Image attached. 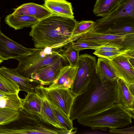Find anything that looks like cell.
I'll return each mask as SVG.
<instances>
[{"instance_id": "cell-1", "label": "cell", "mask_w": 134, "mask_h": 134, "mask_svg": "<svg viewBox=\"0 0 134 134\" xmlns=\"http://www.w3.org/2000/svg\"><path fill=\"white\" fill-rule=\"evenodd\" d=\"M117 84L116 81L102 83L95 74L86 91L75 99L70 118L77 120L112 106L116 101Z\"/></svg>"}, {"instance_id": "cell-21", "label": "cell", "mask_w": 134, "mask_h": 134, "mask_svg": "<svg viewBox=\"0 0 134 134\" xmlns=\"http://www.w3.org/2000/svg\"><path fill=\"white\" fill-rule=\"evenodd\" d=\"M39 20L30 16H16L12 14L7 15L5 19L6 23L15 30L31 27Z\"/></svg>"}, {"instance_id": "cell-22", "label": "cell", "mask_w": 134, "mask_h": 134, "mask_svg": "<svg viewBox=\"0 0 134 134\" xmlns=\"http://www.w3.org/2000/svg\"><path fill=\"white\" fill-rule=\"evenodd\" d=\"M125 16L134 18V0H127L107 16L99 19L103 20Z\"/></svg>"}, {"instance_id": "cell-27", "label": "cell", "mask_w": 134, "mask_h": 134, "mask_svg": "<svg viewBox=\"0 0 134 134\" xmlns=\"http://www.w3.org/2000/svg\"><path fill=\"white\" fill-rule=\"evenodd\" d=\"M19 110L0 107V125L8 124L19 118Z\"/></svg>"}, {"instance_id": "cell-35", "label": "cell", "mask_w": 134, "mask_h": 134, "mask_svg": "<svg viewBox=\"0 0 134 134\" xmlns=\"http://www.w3.org/2000/svg\"><path fill=\"white\" fill-rule=\"evenodd\" d=\"M0 19H1V18H0Z\"/></svg>"}, {"instance_id": "cell-24", "label": "cell", "mask_w": 134, "mask_h": 134, "mask_svg": "<svg viewBox=\"0 0 134 134\" xmlns=\"http://www.w3.org/2000/svg\"><path fill=\"white\" fill-rule=\"evenodd\" d=\"M46 94L54 115L63 128L66 130L71 131L72 134L76 133L77 132V129L76 128L73 127L72 121L70 118L67 117L47 97L46 92Z\"/></svg>"}, {"instance_id": "cell-26", "label": "cell", "mask_w": 134, "mask_h": 134, "mask_svg": "<svg viewBox=\"0 0 134 134\" xmlns=\"http://www.w3.org/2000/svg\"><path fill=\"white\" fill-rule=\"evenodd\" d=\"M20 91L16 82L0 73V91L8 94H18Z\"/></svg>"}, {"instance_id": "cell-5", "label": "cell", "mask_w": 134, "mask_h": 134, "mask_svg": "<svg viewBox=\"0 0 134 134\" xmlns=\"http://www.w3.org/2000/svg\"><path fill=\"white\" fill-rule=\"evenodd\" d=\"M24 134H71V131L57 128L43 119L40 115L29 112L22 108L19 109Z\"/></svg>"}, {"instance_id": "cell-28", "label": "cell", "mask_w": 134, "mask_h": 134, "mask_svg": "<svg viewBox=\"0 0 134 134\" xmlns=\"http://www.w3.org/2000/svg\"><path fill=\"white\" fill-rule=\"evenodd\" d=\"M66 49H63L62 54L68 61L69 65L73 67L77 66L79 59V51L75 49L72 42L66 46Z\"/></svg>"}, {"instance_id": "cell-17", "label": "cell", "mask_w": 134, "mask_h": 134, "mask_svg": "<svg viewBox=\"0 0 134 134\" xmlns=\"http://www.w3.org/2000/svg\"><path fill=\"white\" fill-rule=\"evenodd\" d=\"M44 87L43 86L41 85L36 88V94L40 97L41 100L40 115L43 119L54 126L58 128L63 129L54 115L46 96Z\"/></svg>"}, {"instance_id": "cell-23", "label": "cell", "mask_w": 134, "mask_h": 134, "mask_svg": "<svg viewBox=\"0 0 134 134\" xmlns=\"http://www.w3.org/2000/svg\"><path fill=\"white\" fill-rule=\"evenodd\" d=\"M22 108L30 112L40 114L42 102L41 98L36 93H27L24 99H21Z\"/></svg>"}, {"instance_id": "cell-2", "label": "cell", "mask_w": 134, "mask_h": 134, "mask_svg": "<svg viewBox=\"0 0 134 134\" xmlns=\"http://www.w3.org/2000/svg\"><path fill=\"white\" fill-rule=\"evenodd\" d=\"M77 21L74 18L52 14L31 27L29 33L37 48H61L71 42Z\"/></svg>"}, {"instance_id": "cell-16", "label": "cell", "mask_w": 134, "mask_h": 134, "mask_svg": "<svg viewBox=\"0 0 134 134\" xmlns=\"http://www.w3.org/2000/svg\"><path fill=\"white\" fill-rule=\"evenodd\" d=\"M13 9L12 14L14 15L29 16L39 20L52 14L44 6L33 3L23 4Z\"/></svg>"}, {"instance_id": "cell-15", "label": "cell", "mask_w": 134, "mask_h": 134, "mask_svg": "<svg viewBox=\"0 0 134 134\" xmlns=\"http://www.w3.org/2000/svg\"><path fill=\"white\" fill-rule=\"evenodd\" d=\"M77 69V66L73 67L69 65L64 66L55 80L46 88L48 89H70L75 80Z\"/></svg>"}, {"instance_id": "cell-25", "label": "cell", "mask_w": 134, "mask_h": 134, "mask_svg": "<svg viewBox=\"0 0 134 134\" xmlns=\"http://www.w3.org/2000/svg\"><path fill=\"white\" fill-rule=\"evenodd\" d=\"M96 24L92 20L77 21L73 31L71 42L76 41L88 32L92 31Z\"/></svg>"}, {"instance_id": "cell-20", "label": "cell", "mask_w": 134, "mask_h": 134, "mask_svg": "<svg viewBox=\"0 0 134 134\" xmlns=\"http://www.w3.org/2000/svg\"><path fill=\"white\" fill-rule=\"evenodd\" d=\"M123 0H96L93 10L97 16L105 17L116 9Z\"/></svg>"}, {"instance_id": "cell-10", "label": "cell", "mask_w": 134, "mask_h": 134, "mask_svg": "<svg viewBox=\"0 0 134 134\" xmlns=\"http://www.w3.org/2000/svg\"><path fill=\"white\" fill-rule=\"evenodd\" d=\"M32 48H27L5 35L0 29V59L2 60L17 59L30 54Z\"/></svg>"}, {"instance_id": "cell-3", "label": "cell", "mask_w": 134, "mask_h": 134, "mask_svg": "<svg viewBox=\"0 0 134 134\" xmlns=\"http://www.w3.org/2000/svg\"><path fill=\"white\" fill-rule=\"evenodd\" d=\"M134 118L130 113L115 103L102 111L77 120L80 124L92 130L106 131L130 125Z\"/></svg>"}, {"instance_id": "cell-18", "label": "cell", "mask_w": 134, "mask_h": 134, "mask_svg": "<svg viewBox=\"0 0 134 134\" xmlns=\"http://www.w3.org/2000/svg\"><path fill=\"white\" fill-rule=\"evenodd\" d=\"M44 6L52 14L74 18L71 3L66 0H45Z\"/></svg>"}, {"instance_id": "cell-12", "label": "cell", "mask_w": 134, "mask_h": 134, "mask_svg": "<svg viewBox=\"0 0 134 134\" xmlns=\"http://www.w3.org/2000/svg\"><path fill=\"white\" fill-rule=\"evenodd\" d=\"M68 62L64 57L58 59L43 67L39 70L35 80L41 85H50L59 74L65 63Z\"/></svg>"}, {"instance_id": "cell-29", "label": "cell", "mask_w": 134, "mask_h": 134, "mask_svg": "<svg viewBox=\"0 0 134 134\" xmlns=\"http://www.w3.org/2000/svg\"><path fill=\"white\" fill-rule=\"evenodd\" d=\"M71 42L74 48L79 51L86 49L94 50L96 48L106 45L102 44L91 42L77 40Z\"/></svg>"}, {"instance_id": "cell-14", "label": "cell", "mask_w": 134, "mask_h": 134, "mask_svg": "<svg viewBox=\"0 0 134 134\" xmlns=\"http://www.w3.org/2000/svg\"><path fill=\"white\" fill-rule=\"evenodd\" d=\"M117 81L116 100L120 105L134 116V94L129 90L126 84L118 78Z\"/></svg>"}, {"instance_id": "cell-11", "label": "cell", "mask_w": 134, "mask_h": 134, "mask_svg": "<svg viewBox=\"0 0 134 134\" xmlns=\"http://www.w3.org/2000/svg\"><path fill=\"white\" fill-rule=\"evenodd\" d=\"M47 97L68 118H70L71 107L75 97L70 89H48L44 87Z\"/></svg>"}, {"instance_id": "cell-8", "label": "cell", "mask_w": 134, "mask_h": 134, "mask_svg": "<svg viewBox=\"0 0 134 134\" xmlns=\"http://www.w3.org/2000/svg\"><path fill=\"white\" fill-rule=\"evenodd\" d=\"M77 40L113 45L124 50L134 49V34L114 35L91 31Z\"/></svg>"}, {"instance_id": "cell-34", "label": "cell", "mask_w": 134, "mask_h": 134, "mask_svg": "<svg viewBox=\"0 0 134 134\" xmlns=\"http://www.w3.org/2000/svg\"><path fill=\"white\" fill-rule=\"evenodd\" d=\"M127 0H123V1H122V3L124 2H125Z\"/></svg>"}, {"instance_id": "cell-13", "label": "cell", "mask_w": 134, "mask_h": 134, "mask_svg": "<svg viewBox=\"0 0 134 134\" xmlns=\"http://www.w3.org/2000/svg\"><path fill=\"white\" fill-rule=\"evenodd\" d=\"M0 73L16 82L19 85L20 91L27 93H36V88L41 85L39 81L25 77L14 71L13 69L4 66L0 67Z\"/></svg>"}, {"instance_id": "cell-6", "label": "cell", "mask_w": 134, "mask_h": 134, "mask_svg": "<svg viewBox=\"0 0 134 134\" xmlns=\"http://www.w3.org/2000/svg\"><path fill=\"white\" fill-rule=\"evenodd\" d=\"M96 57L87 53L79 55L76 74L71 87V92L76 97L85 92L96 74Z\"/></svg>"}, {"instance_id": "cell-4", "label": "cell", "mask_w": 134, "mask_h": 134, "mask_svg": "<svg viewBox=\"0 0 134 134\" xmlns=\"http://www.w3.org/2000/svg\"><path fill=\"white\" fill-rule=\"evenodd\" d=\"M62 48H32L31 53L17 59L19 63L13 69L22 76L35 80L39 70L43 66L64 57Z\"/></svg>"}, {"instance_id": "cell-7", "label": "cell", "mask_w": 134, "mask_h": 134, "mask_svg": "<svg viewBox=\"0 0 134 134\" xmlns=\"http://www.w3.org/2000/svg\"><path fill=\"white\" fill-rule=\"evenodd\" d=\"M91 31L95 32L114 35L134 34V18L129 16L96 20Z\"/></svg>"}, {"instance_id": "cell-19", "label": "cell", "mask_w": 134, "mask_h": 134, "mask_svg": "<svg viewBox=\"0 0 134 134\" xmlns=\"http://www.w3.org/2000/svg\"><path fill=\"white\" fill-rule=\"evenodd\" d=\"M95 73L102 83L116 81L118 78L109 60L103 58L99 57L98 59Z\"/></svg>"}, {"instance_id": "cell-33", "label": "cell", "mask_w": 134, "mask_h": 134, "mask_svg": "<svg viewBox=\"0 0 134 134\" xmlns=\"http://www.w3.org/2000/svg\"><path fill=\"white\" fill-rule=\"evenodd\" d=\"M3 61V60H1L0 59V64Z\"/></svg>"}, {"instance_id": "cell-9", "label": "cell", "mask_w": 134, "mask_h": 134, "mask_svg": "<svg viewBox=\"0 0 134 134\" xmlns=\"http://www.w3.org/2000/svg\"><path fill=\"white\" fill-rule=\"evenodd\" d=\"M134 49L108 60L117 77L128 87L134 84Z\"/></svg>"}, {"instance_id": "cell-30", "label": "cell", "mask_w": 134, "mask_h": 134, "mask_svg": "<svg viewBox=\"0 0 134 134\" xmlns=\"http://www.w3.org/2000/svg\"><path fill=\"white\" fill-rule=\"evenodd\" d=\"M134 49H131L127 50L122 49L119 51H95L93 54L98 57L107 59L111 60L115 57L120 55L128 53Z\"/></svg>"}, {"instance_id": "cell-32", "label": "cell", "mask_w": 134, "mask_h": 134, "mask_svg": "<svg viewBox=\"0 0 134 134\" xmlns=\"http://www.w3.org/2000/svg\"><path fill=\"white\" fill-rule=\"evenodd\" d=\"M122 50L120 47L108 44L102 46L94 49L95 51H119Z\"/></svg>"}, {"instance_id": "cell-31", "label": "cell", "mask_w": 134, "mask_h": 134, "mask_svg": "<svg viewBox=\"0 0 134 134\" xmlns=\"http://www.w3.org/2000/svg\"><path fill=\"white\" fill-rule=\"evenodd\" d=\"M109 132L112 133L134 134V127L133 126L121 129H112L109 130Z\"/></svg>"}]
</instances>
